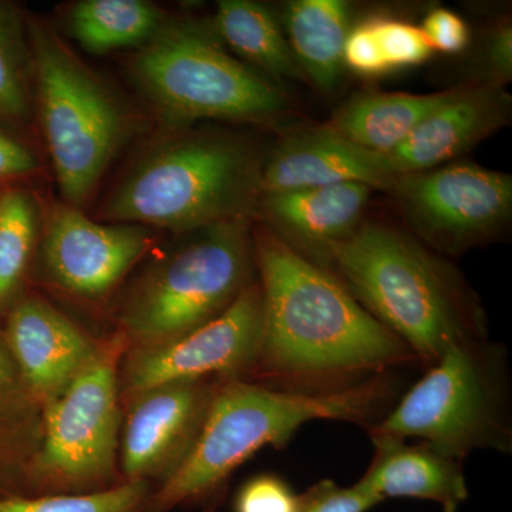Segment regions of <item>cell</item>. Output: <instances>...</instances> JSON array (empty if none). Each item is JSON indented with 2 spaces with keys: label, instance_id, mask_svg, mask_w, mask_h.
Instances as JSON below:
<instances>
[{
  "label": "cell",
  "instance_id": "obj_24",
  "mask_svg": "<svg viewBox=\"0 0 512 512\" xmlns=\"http://www.w3.org/2000/svg\"><path fill=\"white\" fill-rule=\"evenodd\" d=\"M150 494L148 481L126 480L90 493L2 497L0 512H141Z\"/></svg>",
  "mask_w": 512,
  "mask_h": 512
},
{
  "label": "cell",
  "instance_id": "obj_6",
  "mask_svg": "<svg viewBox=\"0 0 512 512\" xmlns=\"http://www.w3.org/2000/svg\"><path fill=\"white\" fill-rule=\"evenodd\" d=\"M251 256L247 220L198 229L138 286L123 315L128 335L147 348L217 318L249 284Z\"/></svg>",
  "mask_w": 512,
  "mask_h": 512
},
{
  "label": "cell",
  "instance_id": "obj_2",
  "mask_svg": "<svg viewBox=\"0 0 512 512\" xmlns=\"http://www.w3.org/2000/svg\"><path fill=\"white\" fill-rule=\"evenodd\" d=\"M397 383L393 373H384L326 392L275 389L242 379L217 384L197 439L150 494L143 511L168 512L212 500L248 458L265 447H284L311 421H345L372 429L397 402Z\"/></svg>",
  "mask_w": 512,
  "mask_h": 512
},
{
  "label": "cell",
  "instance_id": "obj_12",
  "mask_svg": "<svg viewBox=\"0 0 512 512\" xmlns=\"http://www.w3.org/2000/svg\"><path fill=\"white\" fill-rule=\"evenodd\" d=\"M151 245L143 225L94 222L73 207L57 208L45 239V261L67 291L99 298L111 291Z\"/></svg>",
  "mask_w": 512,
  "mask_h": 512
},
{
  "label": "cell",
  "instance_id": "obj_30",
  "mask_svg": "<svg viewBox=\"0 0 512 512\" xmlns=\"http://www.w3.org/2000/svg\"><path fill=\"white\" fill-rule=\"evenodd\" d=\"M343 64L359 76L379 77L392 72L384 59L372 19L350 28L343 47Z\"/></svg>",
  "mask_w": 512,
  "mask_h": 512
},
{
  "label": "cell",
  "instance_id": "obj_5",
  "mask_svg": "<svg viewBox=\"0 0 512 512\" xmlns=\"http://www.w3.org/2000/svg\"><path fill=\"white\" fill-rule=\"evenodd\" d=\"M369 434L424 441L461 463L476 451L511 454L507 349L484 339L446 350Z\"/></svg>",
  "mask_w": 512,
  "mask_h": 512
},
{
  "label": "cell",
  "instance_id": "obj_11",
  "mask_svg": "<svg viewBox=\"0 0 512 512\" xmlns=\"http://www.w3.org/2000/svg\"><path fill=\"white\" fill-rule=\"evenodd\" d=\"M264 336V298L249 282L217 318L180 338L134 353L126 372L134 397L165 384L242 379L255 372Z\"/></svg>",
  "mask_w": 512,
  "mask_h": 512
},
{
  "label": "cell",
  "instance_id": "obj_28",
  "mask_svg": "<svg viewBox=\"0 0 512 512\" xmlns=\"http://www.w3.org/2000/svg\"><path fill=\"white\" fill-rule=\"evenodd\" d=\"M235 512H298V494L275 474H261L242 485Z\"/></svg>",
  "mask_w": 512,
  "mask_h": 512
},
{
  "label": "cell",
  "instance_id": "obj_8",
  "mask_svg": "<svg viewBox=\"0 0 512 512\" xmlns=\"http://www.w3.org/2000/svg\"><path fill=\"white\" fill-rule=\"evenodd\" d=\"M40 117L57 183L67 202L83 204L97 187L124 134V117L103 84L59 37L33 25Z\"/></svg>",
  "mask_w": 512,
  "mask_h": 512
},
{
  "label": "cell",
  "instance_id": "obj_32",
  "mask_svg": "<svg viewBox=\"0 0 512 512\" xmlns=\"http://www.w3.org/2000/svg\"><path fill=\"white\" fill-rule=\"evenodd\" d=\"M36 160L18 141L0 133V180L28 174L35 170Z\"/></svg>",
  "mask_w": 512,
  "mask_h": 512
},
{
  "label": "cell",
  "instance_id": "obj_17",
  "mask_svg": "<svg viewBox=\"0 0 512 512\" xmlns=\"http://www.w3.org/2000/svg\"><path fill=\"white\" fill-rule=\"evenodd\" d=\"M372 191L359 183L329 185L265 194L261 205L275 234L316 264L362 224Z\"/></svg>",
  "mask_w": 512,
  "mask_h": 512
},
{
  "label": "cell",
  "instance_id": "obj_7",
  "mask_svg": "<svg viewBox=\"0 0 512 512\" xmlns=\"http://www.w3.org/2000/svg\"><path fill=\"white\" fill-rule=\"evenodd\" d=\"M141 89L178 119L266 121L288 109L284 92L200 30L160 29L136 59Z\"/></svg>",
  "mask_w": 512,
  "mask_h": 512
},
{
  "label": "cell",
  "instance_id": "obj_10",
  "mask_svg": "<svg viewBox=\"0 0 512 512\" xmlns=\"http://www.w3.org/2000/svg\"><path fill=\"white\" fill-rule=\"evenodd\" d=\"M392 192L414 231L447 254L493 238L512 212L511 175L477 164L400 175Z\"/></svg>",
  "mask_w": 512,
  "mask_h": 512
},
{
  "label": "cell",
  "instance_id": "obj_22",
  "mask_svg": "<svg viewBox=\"0 0 512 512\" xmlns=\"http://www.w3.org/2000/svg\"><path fill=\"white\" fill-rule=\"evenodd\" d=\"M215 28L239 56L279 80H302L288 39L271 10L251 0L218 3Z\"/></svg>",
  "mask_w": 512,
  "mask_h": 512
},
{
  "label": "cell",
  "instance_id": "obj_26",
  "mask_svg": "<svg viewBox=\"0 0 512 512\" xmlns=\"http://www.w3.org/2000/svg\"><path fill=\"white\" fill-rule=\"evenodd\" d=\"M372 22L390 70L419 66L433 55V49L419 26L382 16L372 18Z\"/></svg>",
  "mask_w": 512,
  "mask_h": 512
},
{
  "label": "cell",
  "instance_id": "obj_16",
  "mask_svg": "<svg viewBox=\"0 0 512 512\" xmlns=\"http://www.w3.org/2000/svg\"><path fill=\"white\" fill-rule=\"evenodd\" d=\"M6 342L42 407L64 392L97 349L62 313L37 299L20 302L10 313Z\"/></svg>",
  "mask_w": 512,
  "mask_h": 512
},
{
  "label": "cell",
  "instance_id": "obj_29",
  "mask_svg": "<svg viewBox=\"0 0 512 512\" xmlns=\"http://www.w3.org/2000/svg\"><path fill=\"white\" fill-rule=\"evenodd\" d=\"M15 52L8 19L0 8V116L5 117L23 116L28 109Z\"/></svg>",
  "mask_w": 512,
  "mask_h": 512
},
{
  "label": "cell",
  "instance_id": "obj_31",
  "mask_svg": "<svg viewBox=\"0 0 512 512\" xmlns=\"http://www.w3.org/2000/svg\"><path fill=\"white\" fill-rule=\"evenodd\" d=\"M420 29L423 30L433 52L457 55L466 50L470 43V29L466 20L450 9H431Z\"/></svg>",
  "mask_w": 512,
  "mask_h": 512
},
{
  "label": "cell",
  "instance_id": "obj_27",
  "mask_svg": "<svg viewBox=\"0 0 512 512\" xmlns=\"http://www.w3.org/2000/svg\"><path fill=\"white\" fill-rule=\"evenodd\" d=\"M383 503L359 484L340 487L332 480L313 484L298 495V512H367Z\"/></svg>",
  "mask_w": 512,
  "mask_h": 512
},
{
  "label": "cell",
  "instance_id": "obj_21",
  "mask_svg": "<svg viewBox=\"0 0 512 512\" xmlns=\"http://www.w3.org/2000/svg\"><path fill=\"white\" fill-rule=\"evenodd\" d=\"M43 440V407L23 382L8 350L0 348V498L32 484Z\"/></svg>",
  "mask_w": 512,
  "mask_h": 512
},
{
  "label": "cell",
  "instance_id": "obj_14",
  "mask_svg": "<svg viewBox=\"0 0 512 512\" xmlns=\"http://www.w3.org/2000/svg\"><path fill=\"white\" fill-rule=\"evenodd\" d=\"M400 175L386 156L357 147L326 126L281 141L261 165L262 195L345 183L392 192Z\"/></svg>",
  "mask_w": 512,
  "mask_h": 512
},
{
  "label": "cell",
  "instance_id": "obj_13",
  "mask_svg": "<svg viewBox=\"0 0 512 512\" xmlns=\"http://www.w3.org/2000/svg\"><path fill=\"white\" fill-rule=\"evenodd\" d=\"M215 387L207 380L181 382L134 397L121 450L127 481L170 476L197 439Z\"/></svg>",
  "mask_w": 512,
  "mask_h": 512
},
{
  "label": "cell",
  "instance_id": "obj_18",
  "mask_svg": "<svg viewBox=\"0 0 512 512\" xmlns=\"http://www.w3.org/2000/svg\"><path fill=\"white\" fill-rule=\"evenodd\" d=\"M372 461L357 481L363 490L386 498H414L456 512L468 498L463 463L439 453L430 444L397 437L370 436Z\"/></svg>",
  "mask_w": 512,
  "mask_h": 512
},
{
  "label": "cell",
  "instance_id": "obj_33",
  "mask_svg": "<svg viewBox=\"0 0 512 512\" xmlns=\"http://www.w3.org/2000/svg\"><path fill=\"white\" fill-rule=\"evenodd\" d=\"M488 60L493 67L495 77L507 82L512 76V29L510 25H501L495 29L488 45Z\"/></svg>",
  "mask_w": 512,
  "mask_h": 512
},
{
  "label": "cell",
  "instance_id": "obj_19",
  "mask_svg": "<svg viewBox=\"0 0 512 512\" xmlns=\"http://www.w3.org/2000/svg\"><path fill=\"white\" fill-rule=\"evenodd\" d=\"M454 89L431 94L365 93L346 101L328 126L357 147L389 156Z\"/></svg>",
  "mask_w": 512,
  "mask_h": 512
},
{
  "label": "cell",
  "instance_id": "obj_15",
  "mask_svg": "<svg viewBox=\"0 0 512 512\" xmlns=\"http://www.w3.org/2000/svg\"><path fill=\"white\" fill-rule=\"evenodd\" d=\"M511 96L500 83L458 87L387 157L397 175L423 173L466 154L507 126Z\"/></svg>",
  "mask_w": 512,
  "mask_h": 512
},
{
  "label": "cell",
  "instance_id": "obj_9",
  "mask_svg": "<svg viewBox=\"0 0 512 512\" xmlns=\"http://www.w3.org/2000/svg\"><path fill=\"white\" fill-rule=\"evenodd\" d=\"M121 349V339L97 348L64 392L43 406V440L30 484L39 495L109 488L120 423Z\"/></svg>",
  "mask_w": 512,
  "mask_h": 512
},
{
  "label": "cell",
  "instance_id": "obj_23",
  "mask_svg": "<svg viewBox=\"0 0 512 512\" xmlns=\"http://www.w3.org/2000/svg\"><path fill=\"white\" fill-rule=\"evenodd\" d=\"M72 32L94 55L137 46L160 30V13L141 0H84L73 9Z\"/></svg>",
  "mask_w": 512,
  "mask_h": 512
},
{
  "label": "cell",
  "instance_id": "obj_4",
  "mask_svg": "<svg viewBox=\"0 0 512 512\" xmlns=\"http://www.w3.org/2000/svg\"><path fill=\"white\" fill-rule=\"evenodd\" d=\"M261 165L231 137L195 136L158 148L121 181L103 215L177 232L247 220L261 200Z\"/></svg>",
  "mask_w": 512,
  "mask_h": 512
},
{
  "label": "cell",
  "instance_id": "obj_20",
  "mask_svg": "<svg viewBox=\"0 0 512 512\" xmlns=\"http://www.w3.org/2000/svg\"><path fill=\"white\" fill-rule=\"evenodd\" d=\"M350 28V6L343 0H295L285 6L284 33L293 57L322 93L333 92L342 79Z\"/></svg>",
  "mask_w": 512,
  "mask_h": 512
},
{
  "label": "cell",
  "instance_id": "obj_25",
  "mask_svg": "<svg viewBox=\"0 0 512 512\" xmlns=\"http://www.w3.org/2000/svg\"><path fill=\"white\" fill-rule=\"evenodd\" d=\"M36 237V212L23 191L0 195V302L15 291Z\"/></svg>",
  "mask_w": 512,
  "mask_h": 512
},
{
  "label": "cell",
  "instance_id": "obj_3",
  "mask_svg": "<svg viewBox=\"0 0 512 512\" xmlns=\"http://www.w3.org/2000/svg\"><path fill=\"white\" fill-rule=\"evenodd\" d=\"M329 269L426 367L461 343L488 339L480 301L453 266L400 229L360 224L326 249Z\"/></svg>",
  "mask_w": 512,
  "mask_h": 512
},
{
  "label": "cell",
  "instance_id": "obj_1",
  "mask_svg": "<svg viewBox=\"0 0 512 512\" xmlns=\"http://www.w3.org/2000/svg\"><path fill=\"white\" fill-rule=\"evenodd\" d=\"M255 261L264 298L255 372L271 382L266 386L326 392L417 362L329 269L274 231L255 238Z\"/></svg>",
  "mask_w": 512,
  "mask_h": 512
}]
</instances>
